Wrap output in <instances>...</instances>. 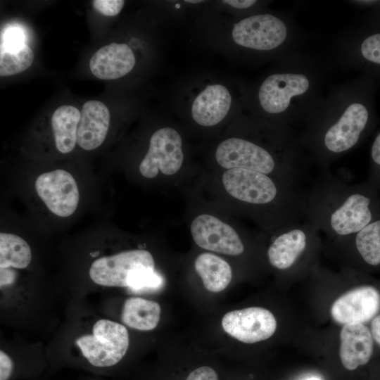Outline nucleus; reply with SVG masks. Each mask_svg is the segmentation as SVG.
Listing matches in <instances>:
<instances>
[{
  "mask_svg": "<svg viewBox=\"0 0 380 380\" xmlns=\"http://www.w3.org/2000/svg\"><path fill=\"white\" fill-rule=\"evenodd\" d=\"M361 80L332 87L299 134L300 144L320 172L355 149L364 139L372 115Z\"/></svg>",
  "mask_w": 380,
  "mask_h": 380,
  "instance_id": "obj_1",
  "label": "nucleus"
},
{
  "mask_svg": "<svg viewBox=\"0 0 380 380\" xmlns=\"http://www.w3.org/2000/svg\"><path fill=\"white\" fill-rule=\"evenodd\" d=\"M304 220L320 232L340 240L380 217V192L367 182L350 184L329 171L303 194Z\"/></svg>",
  "mask_w": 380,
  "mask_h": 380,
  "instance_id": "obj_2",
  "label": "nucleus"
},
{
  "mask_svg": "<svg viewBox=\"0 0 380 380\" xmlns=\"http://www.w3.org/2000/svg\"><path fill=\"white\" fill-rule=\"evenodd\" d=\"M324 68L314 58L299 51L289 53L282 56L280 68L260 84L257 103L278 124L305 127L324 100Z\"/></svg>",
  "mask_w": 380,
  "mask_h": 380,
  "instance_id": "obj_3",
  "label": "nucleus"
},
{
  "mask_svg": "<svg viewBox=\"0 0 380 380\" xmlns=\"http://www.w3.org/2000/svg\"><path fill=\"white\" fill-rule=\"evenodd\" d=\"M232 38L239 46L261 52H281L286 55L298 51L303 34L293 17L270 13H258L234 24Z\"/></svg>",
  "mask_w": 380,
  "mask_h": 380,
  "instance_id": "obj_4",
  "label": "nucleus"
},
{
  "mask_svg": "<svg viewBox=\"0 0 380 380\" xmlns=\"http://www.w3.org/2000/svg\"><path fill=\"white\" fill-rule=\"evenodd\" d=\"M129 342V334L125 326L102 319L94 324L92 334L80 336L75 344L91 365L107 367L116 365L123 358Z\"/></svg>",
  "mask_w": 380,
  "mask_h": 380,
  "instance_id": "obj_5",
  "label": "nucleus"
},
{
  "mask_svg": "<svg viewBox=\"0 0 380 380\" xmlns=\"http://www.w3.org/2000/svg\"><path fill=\"white\" fill-rule=\"evenodd\" d=\"M267 250L270 265L279 270L291 269L318 240L319 231L307 220L279 228Z\"/></svg>",
  "mask_w": 380,
  "mask_h": 380,
  "instance_id": "obj_6",
  "label": "nucleus"
},
{
  "mask_svg": "<svg viewBox=\"0 0 380 380\" xmlns=\"http://www.w3.org/2000/svg\"><path fill=\"white\" fill-rule=\"evenodd\" d=\"M182 139L172 127H163L151 137L149 148L139 165L140 173L146 178H153L158 171L166 175L177 172L182 167L184 154Z\"/></svg>",
  "mask_w": 380,
  "mask_h": 380,
  "instance_id": "obj_7",
  "label": "nucleus"
},
{
  "mask_svg": "<svg viewBox=\"0 0 380 380\" xmlns=\"http://www.w3.org/2000/svg\"><path fill=\"white\" fill-rule=\"evenodd\" d=\"M143 267H155L153 258L146 250H132L100 258L89 269V276L96 284L127 287L129 277Z\"/></svg>",
  "mask_w": 380,
  "mask_h": 380,
  "instance_id": "obj_8",
  "label": "nucleus"
},
{
  "mask_svg": "<svg viewBox=\"0 0 380 380\" xmlns=\"http://www.w3.org/2000/svg\"><path fill=\"white\" fill-rule=\"evenodd\" d=\"M223 329L233 338L246 343H254L271 337L277 329L273 314L260 307L232 310L222 319Z\"/></svg>",
  "mask_w": 380,
  "mask_h": 380,
  "instance_id": "obj_9",
  "label": "nucleus"
},
{
  "mask_svg": "<svg viewBox=\"0 0 380 380\" xmlns=\"http://www.w3.org/2000/svg\"><path fill=\"white\" fill-rule=\"evenodd\" d=\"M36 191L46 207L53 214L68 217L76 210L80 198L73 177L63 170L40 175L35 182Z\"/></svg>",
  "mask_w": 380,
  "mask_h": 380,
  "instance_id": "obj_10",
  "label": "nucleus"
},
{
  "mask_svg": "<svg viewBox=\"0 0 380 380\" xmlns=\"http://www.w3.org/2000/svg\"><path fill=\"white\" fill-rule=\"evenodd\" d=\"M380 312V293L372 285L355 287L341 296L331 308L332 318L341 324H363Z\"/></svg>",
  "mask_w": 380,
  "mask_h": 380,
  "instance_id": "obj_11",
  "label": "nucleus"
},
{
  "mask_svg": "<svg viewBox=\"0 0 380 380\" xmlns=\"http://www.w3.org/2000/svg\"><path fill=\"white\" fill-rule=\"evenodd\" d=\"M191 233L195 243L208 251L239 255L245 249L235 229L210 215L203 214L196 217L191 222Z\"/></svg>",
  "mask_w": 380,
  "mask_h": 380,
  "instance_id": "obj_12",
  "label": "nucleus"
},
{
  "mask_svg": "<svg viewBox=\"0 0 380 380\" xmlns=\"http://www.w3.org/2000/svg\"><path fill=\"white\" fill-rule=\"evenodd\" d=\"M135 65V56L126 44L111 43L91 56L89 68L92 74L101 80H115L129 73Z\"/></svg>",
  "mask_w": 380,
  "mask_h": 380,
  "instance_id": "obj_13",
  "label": "nucleus"
},
{
  "mask_svg": "<svg viewBox=\"0 0 380 380\" xmlns=\"http://www.w3.org/2000/svg\"><path fill=\"white\" fill-rule=\"evenodd\" d=\"M340 338L339 355L346 369L354 370L369 361L374 341L370 329L365 324L356 323L343 325Z\"/></svg>",
  "mask_w": 380,
  "mask_h": 380,
  "instance_id": "obj_14",
  "label": "nucleus"
},
{
  "mask_svg": "<svg viewBox=\"0 0 380 380\" xmlns=\"http://www.w3.org/2000/svg\"><path fill=\"white\" fill-rule=\"evenodd\" d=\"M110 125V113L102 102H86L81 111L77 128V144L83 149L96 148L104 141Z\"/></svg>",
  "mask_w": 380,
  "mask_h": 380,
  "instance_id": "obj_15",
  "label": "nucleus"
},
{
  "mask_svg": "<svg viewBox=\"0 0 380 380\" xmlns=\"http://www.w3.org/2000/svg\"><path fill=\"white\" fill-rule=\"evenodd\" d=\"M231 103V94L224 86L208 85L195 98L191 106V115L200 125L213 126L225 118Z\"/></svg>",
  "mask_w": 380,
  "mask_h": 380,
  "instance_id": "obj_16",
  "label": "nucleus"
},
{
  "mask_svg": "<svg viewBox=\"0 0 380 380\" xmlns=\"http://www.w3.org/2000/svg\"><path fill=\"white\" fill-rule=\"evenodd\" d=\"M160 312V306L157 302L132 297L125 301L121 318L122 322L130 328L150 331L157 327Z\"/></svg>",
  "mask_w": 380,
  "mask_h": 380,
  "instance_id": "obj_17",
  "label": "nucleus"
},
{
  "mask_svg": "<svg viewBox=\"0 0 380 380\" xmlns=\"http://www.w3.org/2000/svg\"><path fill=\"white\" fill-rule=\"evenodd\" d=\"M338 241L351 244L363 265L380 268V217L357 233Z\"/></svg>",
  "mask_w": 380,
  "mask_h": 380,
  "instance_id": "obj_18",
  "label": "nucleus"
},
{
  "mask_svg": "<svg viewBox=\"0 0 380 380\" xmlns=\"http://www.w3.org/2000/svg\"><path fill=\"white\" fill-rule=\"evenodd\" d=\"M81 113L73 106L58 108L51 117V126L57 149L62 153L70 152L77 142Z\"/></svg>",
  "mask_w": 380,
  "mask_h": 380,
  "instance_id": "obj_19",
  "label": "nucleus"
},
{
  "mask_svg": "<svg viewBox=\"0 0 380 380\" xmlns=\"http://www.w3.org/2000/svg\"><path fill=\"white\" fill-rule=\"evenodd\" d=\"M194 267L205 288L209 291H222L232 280V272L229 265L214 254L204 253L199 255Z\"/></svg>",
  "mask_w": 380,
  "mask_h": 380,
  "instance_id": "obj_20",
  "label": "nucleus"
},
{
  "mask_svg": "<svg viewBox=\"0 0 380 380\" xmlns=\"http://www.w3.org/2000/svg\"><path fill=\"white\" fill-rule=\"evenodd\" d=\"M32 259L31 249L21 237L1 232L0 234V268L27 267Z\"/></svg>",
  "mask_w": 380,
  "mask_h": 380,
  "instance_id": "obj_21",
  "label": "nucleus"
},
{
  "mask_svg": "<svg viewBox=\"0 0 380 380\" xmlns=\"http://www.w3.org/2000/svg\"><path fill=\"white\" fill-rule=\"evenodd\" d=\"M33 60V51L27 44L16 51L1 50L0 75L6 77L22 72L31 66Z\"/></svg>",
  "mask_w": 380,
  "mask_h": 380,
  "instance_id": "obj_22",
  "label": "nucleus"
},
{
  "mask_svg": "<svg viewBox=\"0 0 380 380\" xmlns=\"http://www.w3.org/2000/svg\"><path fill=\"white\" fill-rule=\"evenodd\" d=\"M163 279L154 268L143 267L134 272L127 279V288L134 292L157 290L161 288Z\"/></svg>",
  "mask_w": 380,
  "mask_h": 380,
  "instance_id": "obj_23",
  "label": "nucleus"
},
{
  "mask_svg": "<svg viewBox=\"0 0 380 380\" xmlns=\"http://www.w3.org/2000/svg\"><path fill=\"white\" fill-rule=\"evenodd\" d=\"M26 44L24 31L19 26L10 25L1 32V50L16 51Z\"/></svg>",
  "mask_w": 380,
  "mask_h": 380,
  "instance_id": "obj_24",
  "label": "nucleus"
},
{
  "mask_svg": "<svg viewBox=\"0 0 380 380\" xmlns=\"http://www.w3.org/2000/svg\"><path fill=\"white\" fill-rule=\"evenodd\" d=\"M366 182L380 192V132L370 149V165Z\"/></svg>",
  "mask_w": 380,
  "mask_h": 380,
  "instance_id": "obj_25",
  "label": "nucleus"
},
{
  "mask_svg": "<svg viewBox=\"0 0 380 380\" xmlns=\"http://www.w3.org/2000/svg\"><path fill=\"white\" fill-rule=\"evenodd\" d=\"M125 1L122 0H94L92 6L99 13L106 16H115L122 10Z\"/></svg>",
  "mask_w": 380,
  "mask_h": 380,
  "instance_id": "obj_26",
  "label": "nucleus"
},
{
  "mask_svg": "<svg viewBox=\"0 0 380 380\" xmlns=\"http://www.w3.org/2000/svg\"><path fill=\"white\" fill-rule=\"evenodd\" d=\"M186 380H218V376L213 368L203 366L192 371Z\"/></svg>",
  "mask_w": 380,
  "mask_h": 380,
  "instance_id": "obj_27",
  "label": "nucleus"
},
{
  "mask_svg": "<svg viewBox=\"0 0 380 380\" xmlns=\"http://www.w3.org/2000/svg\"><path fill=\"white\" fill-rule=\"evenodd\" d=\"M13 369L11 358L3 350H0V380H8Z\"/></svg>",
  "mask_w": 380,
  "mask_h": 380,
  "instance_id": "obj_28",
  "label": "nucleus"
},
{
  "mask_svg": "<svg viewBox=\"0 0 380 380\" xmlns=\"http://www.w3.org/2000/svg\"><path fill=\"white\" fill-rule=\"evenodd\" d=\"M222 2L229 4L232 7L239 9L249 8L258 3V1L255 0H227L223 1Z\"/></svg>",
  "mask_w": 380,
  "mask_h": 380,
  "instance_id": "obj_29",
  "label": "nucleus"
},
{
  "mask_svg": "<svg viewBox=\"0 0 380 380\" xmlns=\"http://www.w3.org/2000/svg\"><path fill=\"white\" fill-rule=\"evenodd\" d=\"M15 272L9 268L1 269V287L9 285L15 281Z\"/></svg>",
  "mask_w": 380,
  "mask_h": 380,
  "instance_id": "obj_30",
  "label": "nucleus"
},
{
  "mask_svg": "<svg viewBox=\"0 0 380 380\" xmlns=\"http://www.w3.org/2000/svg\"><path fill=\"white\" fill-rule=\"evenodd\" d=\"M370 331L374 341L380 346V313L372 320Z\"/></svg>",
  "mask_w": 380,
  "mask_h": 380,
  "instance_id": "obj_31",
  "label": "nucleus"
},
{
  "mask_svg": "<svg viewBox=\"0 0 380 380\" xmlns=\"http://www.w3.org/2000/svg\"><path fill=\"white\" fill-rule=\"evenodd\" d=\"M185 2H187V3H191V4H197V3H201L203 1H201V0H185L184 1Z\"/></svg>",
  "mask_w": 380,
  "mask_h": 380,
  "instance_id": "obj_32",
  "label": "nucleus"
},
{
  "mask_svg": "<svg viewBox=\"0 0 380 380\" xmlns=\"http://www.w3.org/2000/svg\"><path fill=\"white\" fill-rule=\"evenodd\" d=\"M306 380H321V379L319 378L312 376V377L307 379Z\"/></svg>",
  "mask_w": 380,
  "mask_h": 380,
  "instance_id": "obj_33",
  "label": "nucleus"
}]
</instances>
